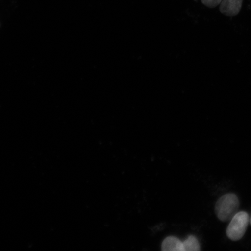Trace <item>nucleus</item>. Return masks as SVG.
Segmentation results:
<instances>
[{
  "instance_id": "f03ea898",
  "label": "nucleus",
  "mask_w": 251,
  "mask_h": 251,
  "mask_svg": "<svg viewBox=\"0 0 251 251\" xmlns=\"http://www.w3.org/2000/svg\"><path fill=\"white\" fill-rule=\"evenodd\" d=\"M227 228V237L233 241H238L242 238L246 233L249 222V214L246 212H237Z\"/></svg>"
},
{
  "instance_id": "f257e3e1",
  "label": "nucleus",
  "mask_w": 251,
  "mask_h": 251,
  "mask_svg": "<svg viewBox=\"0 0 251 251\" xmlns=\"http://www.w3.org/2000/svg\"><path fill=\"white\" fill-rule=\"evenodd\" d=\"M239 200L234 194H226L218 200L215 205V212L223 222L230 221L238 212Z\"/></svg>"
},
{
  "instance_id": "423d86ee",
  "label": "nucleus",
  "mask_w": 251,
  "mask_h": 251,
  "mask_svg": "<svg viewBox=\"0 0 251 251\" xmlns=\"http://www.w3.org/2000/svg\"><path fill=\"white\" fill-rule=\"evenodd\" d=\"M202 4L209 8H215L218 7L222 0H201Z\"/></svg>"
},
{
  "instance_id": "7ed1b4c3",
  "label": "nucleus",
  "mask_w": 251,
  "mask_h": 251,
  "mask_svg": "<svg viewBox=\"0 0 251 251\" xmlns=\"http://www.w3.org/2000/svg\"><path fill=\"white\" fill-rule=\"evenodd\" d=\"M244 0H222L219 11L227 17H235L240 13Z\"/></svg>"
},
{
  "instance_id": "0eeeda50",
  "label": "nucleus",
  "mask_w": 251,
  "mask_h": 251,
  "mask_svg": "<svg viewBox=\"0 0 251 251\" xmlns=\"http://www.w3.org/2000/svg\"><path fill=\"white\" fill-rule=\"evenodd\" d=\"M250 222H251V219H250Z\"/></svg>"
},
{
  "instance_id": "39448f33",
  "label": "nucleus",
  "mask_w": 251,
  "mask_h": 251,
  "mask_svg": "<svg viewBox=\"0 0 251 251\" xmlns=\"http://www.w3.org/2000/svg\"><path fill=\"white\" fill-rule=\"evenodd\" d=\"M184 251H199L201 250L197 238L190 235L183 242Z\"/></svg>"
},
{
  "instance_id": "20e7f679",
  "label": "nucleus",
  "mask_w": 251,
  "mask_h": 251,
  "mask_svg": "<svg viewBox=\"0 0 251 251\" xmlns=\"http://www.w3.org/2000/svg\"><path fill=\"white\" fill-rule=\"evenodd\" d=\"M163 251H184L183 242L177 237L170 236L165 238L162 244Z\"/></svg>"
}]
</instances>
